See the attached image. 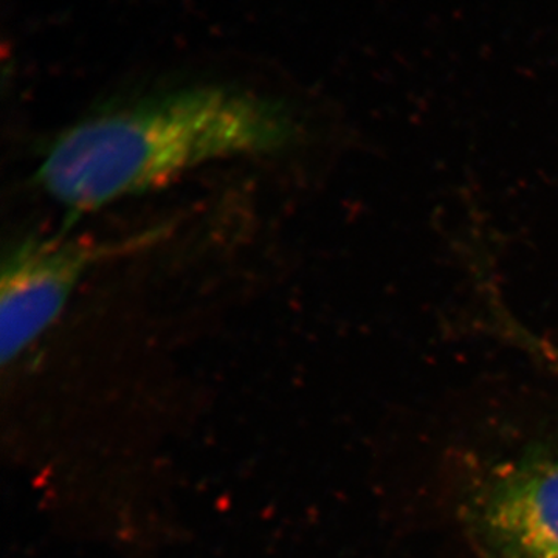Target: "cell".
Returning <instances> with one entry per match:
<instances>
[{"label":"cell","mask_w":558,"mask_h":558,"mask_svg":"<svg viewBox=\"0 0 558 558\" xmlns=\"http://www.w3.org/2000/svg\"><path fill=\"white\" fill-rule=\"evenodd\" d=\"M109 247L86 238H28L2 264L0 349L16 359L57 322L81 279Z\"/></svg>","instance_id":"3957f363"},{"label":"cell","mask_w":558,"mask_h":558,"mask_svg":"<svg viewBox=\"0 0 558 558\" xmlns=\"http://www.w3.org/2000/svg\"><path fill=\"white\" fill-rule=\"evenodd\" d=\"M464 499L486 558H558V432L487 461Z\"/></svg>","instance_id":"7a4b0ae2"},{"label":"cell","mask_w":558,"mask_h":558,"mask_svg":"<svg viewBox=\"0 0 558 558\" xmlns=\"http://www.w3.org/2000/svg\"><path fill=\"white\" fill-rule=\"evenodd\" d=\"M300 124L248 92L199 87L92 117L51 145L39 185L72 213H89L167 185L202 165L292 146Z\"/></svg>","instance_id":"6da1fadb"}]
</instances>
